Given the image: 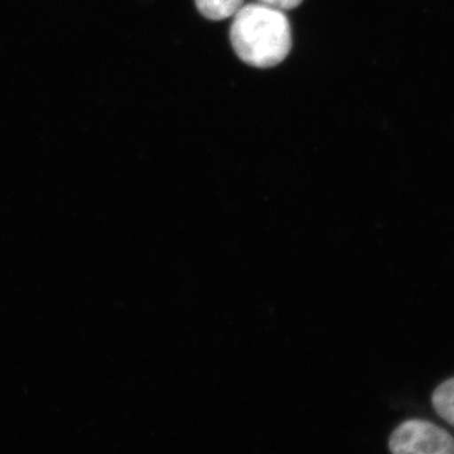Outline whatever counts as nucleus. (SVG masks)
Segmentation results:
<instances>
[{
  "label": "nucleus",
  "instance_id": "20e7f679",
  "mask_svg": "<svg viewBox=\"0 0 454 454\" xmlns=\"http://www.w3.org/2000/svg\"><path fill=\"white\" fill-rule=\"evenodd\" d=\"M432 404L439 417L454 428V378L439 385L433 393Z\"/></svg>",
  "mask_w": 454,
  "mask_h": 454
},
{
  "label": "nucleus",
  "instance_id": "7ed1b4c3",
  "mask_svg": "<svg viewBox=\"0 0 454 454\" xmlns=\"http://www.w3.org/2000/svg\"><path fill=\"white\" fill-rule=\"evenodd\" d=\"M203 17L210 20H223L234 16L243 7L244 0H195Z\"/></svg>",
  "mask_w": 454,
  "mask_h": 454
},
{
  "label": "nucleus",
  "instance_id": "39448f33",
  "mask_svg": "<svg viewBox=\"0 0 454 454\" xmlns=\"http://www.w3.org/2000/svg\"><path fill=\"white\" fill-rule=\"evenodd\" d=\"M259 2L280 11H289V9L300 7L303 0H259Z\"/></svg>",
  "mask_w": 454,
  "mask_h": 454
},
{
  "label": "nucleus",
  "instance_id": "f03ea898",
  "mask_svg": "<svg viewBox=\"0 0 454 454\" xmlns=\"http://www.w3.org/2000/svg\"><path fill=\"white\" fill-rule=\"evenodd\" d=\"M389 450L395 454H454V438L435 424L411 419L394 430Z\"/></svg>",
  "mask_w": 454,
  "mask_h": 454
},
{
  "label": "nucleus",
  "instance_id": "f257e3e1",
  "mask_svg": "<svg viewBox=\"0 0 454 454\" xmlns=\"http://www.w3.org/2000/svg\"><path fill=\"white\" fill-rule=\"evenodd\" d=\"M230 40L245 64L274 67L291 52V23L280 9L262 3L244 5L234 14Z\"/></svg>",
  "mask_w": 454,
  "mask_h": 454
}]
</instances>
